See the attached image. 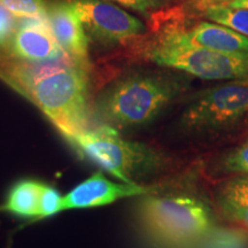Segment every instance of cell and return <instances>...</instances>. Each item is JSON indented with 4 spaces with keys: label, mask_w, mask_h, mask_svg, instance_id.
Returning a JSON list of instances; mask_svg holds the SVG:
<instances>
[{
    "label": "cell",
    "mask_w": 248,
    "mask_h": 248,
    "mask_svg": "<svg viewBox=\"0 0 248 248\" xmlns=\"http://www.w3.org/2000/svg\"><path fill=\"white\" fill-rule=\"evenodd\" d=\"M0 79L35 105L63 138L91 128L88 70L70 59L47 63L0 60Z\"/></svg>",
    "instance_id": "obj_1"
},
{
    "label": "cell",
    "mask_w": 248,
    "mask_h": 248,
    "mask_svg": "<svg viewBox=\"0 0 248 248\" xmlns=\"http://www.w3.org/2000/svg\"><path fill=\"white\" fill-rule=\"evenodd\" d=\"M136 215L142 233L162 248H195L215 230L212 210L201 198L156 185L138 198Z\"/></svg>",
    "instance_id": "obj_2"
},
{
    "label": "cell",
    "mask_w": 248,
    "mask_h": 248,
    "mask_svg": "<svg viewBox=\"0 0 248 248\" xmlns=\"http://www.w3.org/2000/svg\"><path fill=\"white\" fill-rule=\"evenodd\" d=\"M155 37L146 57L159 66L172 68L201 79L225 80L248 78V53L229 54L194 44L188 38L181 14H154Z\"/></svg>",
    "instance_id": "obj_3"
},
{
    "label": "cell",
    "mask_w": 248,
    "mask_h": 248,
    "mask_svg": "<svg viewBox=\"0 0 248 248\" xmlns=\"http://www.w3.org/2000/svg\"><path fill=\"white\" fill-rule=\"evenodd\" d=\"M178 80L155 74H129L107 86L93 101L92 119L116 130L146 125L181 94Z\"/></svg>",
    "instance_id": "obj_4"
},
{
    "label": "cell",
    "mask_w": 248,
    "mask_h": 248,
    "mask_svg": "<svg viewBox=\"0 0 248 248\" xmlns=\"http://www.w3.org/2000/svg\"><path fill=\"white\" fill-rule=\"evenodd\" d=\"M64 139L79 156L123 183L141 184L142 179L156 175L166 167V157L159 151L123 138L106 125H97Z\"/></svg>",
    "instance_id": "obj_5"
},
{
    "label": "cell",
    "mask_w": 248,
    "mask_h": 248,
    "mask_svg": "<svg viewBox=\"0 0 248 248\" xmlns=\"http://www.w3.org/2000/svg\"><path fill=\"white\" fill-rule=\"evenodd\" d=\"M248 114V86L241 82L204 90L191 99L181 117L187 132L228 129Z\"/></svg>",
    "instance_id": "obj_6"
},
{
    "label": "cell",
    "mask_w": 248,
    "mask_h": 248,
    "mask_svg": "<svg viewBox=\"0 0 248 248\" xmlns=\"http://www.w3.org/2000/svg\"><path fill=\"white\" fill-rule=\"evenodd\" d=\"M86 35L104 46H115L141 36L146 27L137 17L106 0H70Z\"/></svg>",
    "instance_id": "obj_7"
},
{
    "label": "cell",
    "mask_w": 248,
    "mask_h": 248,
    "mask_svg": "<svg viewBox=\"0 0 248 248\" xmlns=\"http://www.w3.org/2000/svg\"><path fill=\"white\" fill-rule=\"evenodd\" d=\"M154 188V185L111 181L98 171L63 195V210L88 209L111 204L128 198H139Z\"/></svg>",
    "instance_id": "obj_8"
},
{
    "label": "cell",
    "mask_w": 248,
    "mask_h": 248,
    "mask_svg": "<svg viewBox=\"0 0 248 248\" xmlns=\"http://www.w3.org/2000/svg\"><path fill=\"white\" fill-rule=\"evenodd\" d=\"M12 57L29 63H47L69 59L62 51L46 18H26L8 42Z\"/></svg>",
    "instance_id": "obj_9"
},
{
    "label": "cell",
    "mask_w": 248,
    "mask_h": 248,
    "mask_svg": "<svg viewBox=\"0 0 248 248\" xmlns=\"http://www.w3.org/2000/svg\"><path fill=\"white\" fill-rule=\"evenodd\" d=\"M49 29L62 51L79 67L89 69V39L69 1L49 4L46 13Z\"/></svg>",
    "instance_id": "obj_10"
},
{
    "label": "cell",
    "mask_w": 248,
    "mask_h": 248,
    "mask_svg": "<svg viewBox=\"0 0 248 248\" xmlns=\"http://www.w3.org/2000/svg\"><path fill=\"white\" fill-rule=\"evenodd\" d=\"M194 44L222 53H248V38L230 28L215 22L201 21L191 29H186Z\"/></svg>",
    "instance_id": "obj_11"
},
{
    "label": "cell",
    "mask_w": 248,
    "mask_h": 248,
    "mask_svg": "<svg viewBox=\"0 0 248 248\" xmlns=\"http://www.w3.org/2000/svg\"><path fill=\"white\" fill-rule=\"evenodd\" d=\"M43 182L23 178L9 188L5 201L0 204V212L23 219L37 221L39 216V198Z\"/></svg>",
    "instance_id": "obj_12"
},
{
    "label": "cell",
    "mask_w": 248,
    "mask_h": 248,
    "mask_svg": "<svg viewBox=\"0 0 248 248\" xmlns=\"http://www.w3.org/2000/svg\"><path fill=\"white\" fill-rule=\"evenodd\" d=\"M216 201L225 216L248 230V175H237L222 183Z\"/></svg>",
    "instance_id": "obj_13"
},
{
    "label": "cell",
    "mask_w": 248,
    "mask_h": 248,
    "mask_svg": "<svg viewBox=\"0 0 248 248\" xmlns=\"http://www.w3.org/2000/svg\"><path fill=\"white\" fill-rule=\"evenodd\" d=\"M201 14L210 22L228 27L248 38V8L232 7L225 4L210 5L201 9Z\"/></svg>",
    "instance_id": "obj_14"
},
{
    "label": "cell",
    "mask_w": 248,
    "mask_h": 248,
    "mask_svg": "<svg viewBox=\"0 0 248 248\" xmlns=\"http://www.w3.org/2000/svg\"><path fill=\"white\" fill-rule=\"evenodd\" d=\"M0 4L20 18H46L48 6L44 0H0Z\"/></svg>",
    "instance_id": "obj_15"
},
{
    "label": "cell",
    "mask_w": 248,
    "mask_h": 248,
    "mask_svg": "<svg viewBox=\"0 0 248 248\" xmlns=\"http://www.w3.org/2000/svg\"><path fill=\"white\" fill-rule=\"evenodd\" d=\"M63 210V195L53 185L43 183L39 198V216L37 221L49 218Z\"/></svg>",
    "instance_id": "obj_16"
},
{
    "label": "cell",
    "mask_w": 248,
    "mask_h": 248,
    "mask_svg": "<svg viewBox=\"0 0 248 248\" xmlns=\"http://www.w3.org/2000/svg\"><path fill=\"white\" fill-rule=\"evenodd\" d=\"M222 168L237 175H248V141L223 160Z\"/></svg>",
    "instance_id": "obj_17"
},
{
    "label": "cell",
    "mask_w": 248,
    "mask_h": 248,
    "mask_svg": "<svg viewBox=\"0 0 248 248\" xmlns=\"http://www.w3.org/2000/svg\"><path fill=\"white\" fill-rule=\"evenodd\" d=\"M132 11L145 15H154L167 7L170 0H114Z\"/></svg>",
    "instance_id": "obj_18"
},
{
    "label": "cell",
    "mask_w": 248,
    "mask_h": 248,
    "mask_svg": "<svg viewBox=\"0 0 248 248\" xmlns=\"http://www.w3.org/2000/svg\"><path fill=\"white\" fill-rule=\"evenodd\" d=\"M15 16L0 4V48L8 44L9 39L16 29Z\"/></svg>",
    "instance_id": "obj_19"
},
{
    "label": "cell",
    "mask_w": 248,
    "mask_h": 248,
    "mask_svg": "<svg viewBox=\"0 0 248 248\" xmlns=\"http://www.w3.org/2000/svg\"><path fill=\"white\" fill-rule=\"evenodd\" d=\"M229 6L232 7H241V8H248V0H233V1L228 2Z\"/></svg>",
    "instance_id": "obj_20"
},
{
    "label": "cell",
    "mask_w": 248,
    "mask_h": 248,
    "mask_svg": "<svg viewBox=\"0 0 248 248\" xmlns=\"http://www.w3.org/2000/svg\"><path fill=\"white\" fill-rule=\"evenodd\" d=\"M241 83H243V84H245V85H247L248 86V78H246V79H243V80H240Z\"/></svg>",
    "instance_id": "obj_21"
},
{
    "label": "cell",
    "mask_w": 248,
    "mask_h": 248,
    "mask_svg": "<svg viewBox=\"0 0 248 248\" xmlns=\"http://www.w3.org/2000/svg\"><path fill=\"white\" fill-rule=\"evenodd\" d=\"M195 1H198V0H191V2H192V4H193V2H195Z\"/></svg>",
    "instance_id": "obj_22"
}]
</instances>
